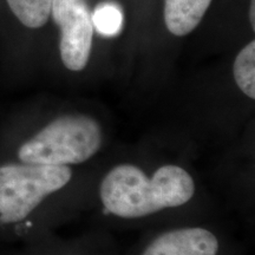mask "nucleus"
Masks as SVG:
<instances>
[{"mask_svg":"<svg viewBox=\"0 0 255 255\" xmlns=\"http://www.w3.org/2000/svg\"><path fill=\"white\" fill-rule=\"evenodd\" d=\"M195 194L191 175L175 164L159 167L151 177L133 164H119L103 177L100 196L107 212L139 219L186 205Z\"/></svg>","mask_w":255,"mask_h":255,"instance_id":"obj_1","label":"nucleus"},{"mask_svg":"<svg viewBox=\"0 0 255 255\" xmlns=\"http://www.w3.org/2000/svg\"><path fill=\"white\" fill-rule=\"evenodd\" d=\"M102 128L84 114L63 115L24 142L18 157L24 163L70 165L84 163L102 146Z\"/></svg>","mask_w":255,"mask_h":255,"instance_id":"obj_2","label":"nucleus"},{"mask_svg":"<svg viewBox=\"0 0 255 255\" xmlns=\"http://www.w3.org/2000/svg\"><path fill=\"white\" fill-rule=\"evenodd\" d=\"M72 178L69 165L5 164L0 167V221H23Z\"/></svg>","mask_w":255,"mask_h":255,"instance_id":"obj_3","label":"nucleus"},{"mask_svg":"<svg viewBox=\"0 0 255 255\" xmlns=\"http://www.w3.org/2000/svg\"><path fill=\"white\" fill-rule=\"evenodd\" d=\"M51 14L60 30V58L70 71H82L91 55L94 25L85 0H52Z\"/></svg>","mask_w":255,"mask_h":255,"instance_id":"obj_4","label":"nucleus"},{"mask_svg":"<svg viewBox=\"0 0 255 255\" xmlns=\"http://www.w3.org/2000/svg\"><path fill=\"white\" fill-rule=\"evenodd\" d=\"M219 248L218 238L208 229L188 227L162 233L142 255H218Z\"/></svg>","mask_w":255,"mask_h":255,"instance_id":"obj_5","label":"nucleus"},{"mask_svg":"<svg viewBox=\"0 0 255 255\" xmlns=\"http://www.w3.org/2000/svg\"><path fill=\"white\" fill-rule=\"evenodd\" d=\"M212 0H164V23L168 31L177 37L189 34L197 27L209 8Z\"/></svg>","mask_w":255,"mask_h":255,"instance_id":"obj_6","label":"nucleus"},{"mask_svg":"<svg viewBox=\"0 0 255 255\" xmlns=\"http://www.w3.org/2000/svg\"><path fill=\"white\" fill-rule=\"evenodd\" d=\"M9 9L28 28L43 27L51 15L52 0H6Z\"/></svg>","mask_w":255,"mask_h":255,"instance_id":"obj_7","label":"nucleus"},{"mask_svg":"<svg viewBox=\"0 0 255 255\" xmlns=\"http://www.w3.org/2000/svg\"><path fill=\"white\" fill-rule=\"evenodd\" d=\"M233 75L239 89L251 100L255 98V41L238 53L233 65Z\"/></svg>","mask_w":255,"mask_h":255,"instance_id":"obj_8","label":"nucleus"},{"mask_svg":"<svg viewBox=\"0 0 255 255\" xmlns=\"http://www.w3.org/2000/svg\"><path fill=\"white\" fill-rule=\"evenodd\" d=\"M92 25L103 36H116L121 31L123 14L120 6L114 2H104L98 5L91 14Z\"/></svg>","mask_w":255,"mask_h":255,"instance_id":"obj_9","label":"nucleus"},{"mask_svg":"<svg viewBox=\"0 0 255 255\" xmlns=\"http://www.w3.org/2000/svg\"><path fill=\"white\" fill-rule=\"evenodd\" d=\"M254 5H255V0H252V4L250 7V21H251L253 31L255 30V6Z\"/></svg>","mask_w":255,"mask_h":255,"instance_id":"obj_10","label":"nucleus"}]
</instances>
